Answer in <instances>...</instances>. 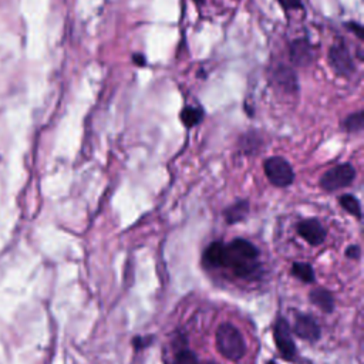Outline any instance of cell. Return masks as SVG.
<instances>
[{
    "instance_id": "obj_24",
    "label": "cell",
    "mask_w": 364,
    "mask_h": 364,
    "mask_svg": "<svg viewBox=\"0 0 364 364\" xmlns=\"http://www.w3.org/2000/svg\"><path fill=\"white\" fill-rule=\"evenodd\" d=\"M132 61H134L138 67H144V65L146 64L145 57H144L142 54H139V53H138V54H136V53H135V54H132Z\"/></svg>"
},
{
    "instance_id": "obj_13",
    "label": "cell",
    "mask_w": 364,
    "mask_h": 364,
    "mask_svg": "<svg viewBox=\"0 0 364 364\" xmlns=\"http://www.w3.org/2000/svg\"><path fill=\"white\" fill-rule=\"evenodd\" d=\"M247 213H249V202L245 199H239L225 209L223 216L226 223L233 225V223L242 222L247 216Z\"/></svg>"
},
{
    "instance_id": "obj_15",
    "label": "cell",
    "mask_w": 364,
    "mask_h": 364,
    "mask_svg": "<svg viewBox=\"0 0 364 364\" xmlns=\"http://www.w3.org/2000/svg\"><path fill=\"white\" fill-rule=\"evenodd\" d=\"M341 128L347 132H360L364 127V111L358 109L355 112L348 114L343 121H341Z\"/></svg>"
},
{
    "instance_id": "obj_10",
    "label": "cell",
    "mask_w": 364,
    "mask_h": 364,
    "mask_svg": "<svg viewBox=\"0 0 364 364\" xmlns=\"http://www.w3.org/2000/svg\"><path fill=\"white\" fill-rule=\"evenodd\" d=\"M297 233L311 246H318L326 240L327 232L318 219H303L297 223Z\"/></svg>"
},
{
    "instance_id": "obj_14",
    "label": "cell",
    "mask_w": 364,
    "mask_h": 364,
    "mask_svg": "<svg viewBox=\"0 0 364 364\" xmlns=\"http://www.w3.org/2000/svg\"><path fill=\"white\" fill-rule=\"evenodd\" d=\"M203 117H205V112L198 105H186L181 109V114H179V118L186 128L199 125L203 121Z\"/></svg>"
},
{
    "instance_id": "obj_5",
    "label": "cell",
    "mask_w": 364,
    "mask_h": 364,
    "mask_svg": "<svg viewBox=\"0 0 364 364\" xmlns=\"http://www.w3.org/2000/svg\"><path fill=\"white\" fill-rule=\"evenodd\" d=\"M328 64L340 77H350L355 70L351 53L343 41L333 44L328 48Z\"/></svg>"
},
{
    "instance_id": "obj_26",
    "label": "cell",
    "mask_w": 364,
    "mask_h": 364,
    "mask_svg": "<svg viewBox=\"0 0 364 364\" xmlns=\"http://www.w3.org/2000/svg\"><path fill=\"white\" fill-rule=\"evenodd\" d=\"M206 364H218V363H215V361H208Z\"/></svg>"
},
{
    "instance_id": "obj_17",
    "label": "cell",
    "mask_w": 364,
    "mask_h": 364,
    "mask_svg": "<svg viewBox=\"0 0 364 364\" xmlns=\"http://www.w3.org/2000/svg\"><path fill=\"white\" fill-rule=\"evenodd\" d=\"M291 273L303 283H313L314 282V270L311 264L306 262H294L291 264Z\"/></svg>"
},
{
    "instance_id": "obj_20",
    "label": "cell",
    "mask_w": 364,
    "mask_h": 364,
    "mask_svg": "<svg viewBox=\"0 0 364 364\" xmlns=\"http://www.w3.org/2000/svg\"><path fill=\"white\" fill-rule=\"evenodd\" d=\"M277 3L283 9V11H286V13L303 9V4H301L300 0H277Z\"/></svg>"
},
{
    "instance_id": "obj_1",
    "label": "cell",
    "mask_w": 364,
    "mask_h": 364,
    "mask_svg": "<svg viewBox=\"0 0 364 364\" xmlns=\"http://www.w3.org/2000/svg\"><path fill=\"white\" fill-rule=\"evenodd\" d=\"M223 267L237 277H250L259 269V250L246 239L236 237L225 245Z\"/></svg>"
},
{
    "instance_id": "obj_25",
    "label": "cell",
    "mask_w": 364,
    "mask_h": 364,
    "mask_svg": "<svg viewBox=\"0 0 364 364\" xmlns=\"http://www.w3.org/2000/svg\"><path fill=\"white\" fill-rule=\"evenodd\" d=\"M206 0H193V3H196V4H203Z\"/></svg>"
},
{
    "instance_id": "obj_8",
    "label": "cell",
    "mask_w": 364,
    "mask_h": 364,
    "mask_svg": "<svg viewBox=\"0 0 364 364\" xmlns=\"http://www.w3.org/2000/svg\"><path fill=\"white\" fill-rule=\"evenodd\" d=\"M289 57L293 65L307 67L314 61V46L307 37L296 38L290 43Z\"/></svg>"
},
{
    "instance_id": "obj_22",
    "label": "cell",
    "mask_w": 364,
    "mask_h": 364,
    "mask_svg": "<svg viewBox=\"0 0 364 364\" xmlns=\"http://www.w3.org/2000/svg\"><path fill=\"white\" fill-rule=\"evenodd\" d=\"M346 256L348 259H360L361 256V247L358 245H350L347 249H346Z\"/></svg>"
},
{
    "instance_id": "obj_12",
    "label": "cell",
    "mask_w": 364,
    "mask_h": 364,
    "mask_svg": "<svg viewBox=\"0 0 364 364\" xmlns=\"http://www.w3.org/2000/svg\"><path fill=\"white\" fill-rule=\"evenodd\" d=\"M309 299L316 307H318L324 313H331L334 310V297L324 287L313 289L309 294Z\"/></svg>"
},
{
    "instance_id": "obj_2",
    "label": "cell",
    "mask_w": 364,
    "mask_h": 364,
    "mask_svg": "<svg viewBox=\"0 0 364 364\" xmlns=\"http://www.w3.org/2000/svg\"><path fill=\"white\" fill-rule=\"evenodd\" d=\"M215 343L219 354L229 361L237 363L246 354V343L242 333L230 323H222L216 328Z\"/></svg>"
},
{
    "instance_id": "obj_6",
    "label": "cell",
    "mask_w": 364,
    "mask_h": 364,
    "mask_svg": "<svg viewBox=\"0 0 364 364\" xmlns=\"http://www.w3.org/2000/svg\"><path fill=\"white\" fill-rule=\"evenodd\" d=\"M269 81L273 84L274 88L287 92V94H296L299 91V78L294 71V68L286 65V64H277L273 68H270Z\"/></svg>"
},
{
    "instance_id": "obj_16",
    "label": "cell",
    "mask_w": 364,
    "mask_h": 364,
    "mask_svg": "<svg viewBox=\"0 0 364 364\" xmlns=\"http://www.w3.org/2000/svg\"><path fill=\"white\" fill-rule=\"evenodd\" d=\"M338 203L341 205V208L347 212V213H350V215H353V216H355L357 219H361V203H360V200L354 196V195H351V193H344V195H341L340 198H338Z\"/></svg>"
},
{
    "instance_id": "obj_23",
    "label": "cell",
    "mask_w": 364,
    "mask_h": 364,
    "mask_svg": "<svg viewBox=\"0 0 364 364\" xmlns=\"http://www.w3.org/2000/svg\"><path fill=\"white\" fill-rule=\"evenodd\" d=\"M151 340H152V338H148V337H142V336H138V337H135V338L132 340V344H134V347H135L136 350H141V348H145V347H148V344L151 343Z\"/></svg>"
},
{
    "instance_id": "obj_9",
    "label": "cell",
    "mask_w": 364,
    "mask_h": 364,
    "mask_svg": "<svg viewBox=\"0 0 364 364\" xmlns=\"http://www.w3.org/2000/svg\"><path fill=\"white\" fill-rule=\"evenodd\" d=\"M293 333L306 341H317L320 338L321 330L317 323V320L310 314L297 313L294 314V324H293Z\"/></svg>"
},
{
    "instance_id": "obj_7",
    "label": "cell",
    "mask_w": 364,
    "mask_h": 364,
    "mask_svg": "<svg viewBox=\"0 0 364 364\" xmlns=\"http://www.w3.org/2000/svg\"><path fill=\"white\" fill-rule=\"evenodd\" d=\"M273 337L282 357L286 360L294 358L297 350L291 337V328L284 317H279L273 324Z\"/></svg>"
},
{
    "instance_id": "obj_21",
    "label": "cell",
    "mask_w": 364,
    "mask_h": 364,
    "mask_svg": "<svg viewBox=\"0 0 364 364\" xmlns=\"http://www.w3.org/2000/svg\"><path fill=\"white\" fill-rule=\"evenodd\" d=\"M346 27L358 38V40H363L364 38V28L360 23L357 21H347L346 23Z\"/></svg>"
},
{
    "instance_id": "obj_3",
    "label": "cell",
    "mask_w": 364,
    "mask_h": 364,
    "mask_svg": "<svg viewBox=\"0 0 364 364\" xmlns=\"http://www.w3.org/2000/svg\"><path fill=\"white\" fill-rule=\"evenodd\" d=\"M263 169L269 182L277 188H286L294 181V171L283 156H269L263 162Z\"/></svg>"
},
{
    "instance_id": "obj_11",
    "label": "cell",
    "mask_w": 364,
    "mask_h": 364,
    "mask_svg": "<svg viewBox=\"0 0 364 364\" xmlns=\"http://www.w3.org/2000/svg\"><path fill=\"white\" fill-rule=\"evenodd\" d=\"M225 245L222 242H212L203 252V264L208 267H223Z\"/></svg>"
},
{
    "instance_id": "obj_19",
    "label": "cell",
    "mask_w": 364,
    "mask_h": 364,
    "mask_svg": "<svg viewBox=\"0 0 364 364\" xmlns=\"http://www.w3.org/2000/svg\"><path fill=\"white\" fill-rule=\"evenodd\" d=\"M255 144H256V145H260V136H259L256 132H253V131L245 134V135L240 138V145H242V148H243L246 152H252Z\"/></svg>"
},
{
    "instance_id": "obj_18",
    "label": "cell",
    "mask_w": 364,
    "mask_h": 364,
    "mask_svg": "<svg viewBox=\"0 0 364 364\" xmlns=\"http://www.w3.org/2000/svg\"><path fill=\"white\" fill-rule=\"evenodd\" d=\"M173 364H199V360L192 350L181 348L175 355Z\"/></svg>"
},
{
    "instance_id": "obj_4",
    "label": "cell",
    "mask_w": 364,
    "mask_h": 364,
    "mask_svg": "<svg viewBox=\"0 0 364 364\" xmlns=\"http://www.w3.org/2000/svg\"><path fill=\"white\" fill-rule=\"evenodd\" d=\"M355 178V168L350 162L338 164L323 173L320 178V186L324 191L333 192L348 186Z\"/></svg>"
}]
</instances>
